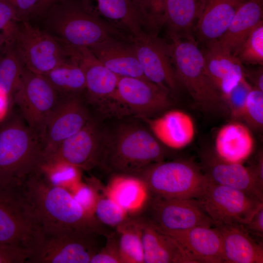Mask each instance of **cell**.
Masks as SVG:
<instances>
[{
	"label": "cell",
	"instance_id": "33",
	"mask_svg": "<svg viewBox=\"0 0 263 263\" xmlns=\"http://www.w3.org/2000/svg\"><path fill=\"white\" fill-rule=\"evenodd\" d=\"M24 66L12 43L0 54V89L12 97L20 82Z\"/></svg>",
	"mask_w": 263,
	"mask_h": 263
},
{
	"label": "cell",
	"instance_id": "17",
	"mask_svg": "<svg viewBox=\"0 0 263 263\" xmlns=\"http://www.w3.org/2000/svg\"><path fill=\"white\" fill-rule=\"evenodd\" d=\"M67 46L70 57L84 73L88 101L103 107L114 94L119 76L107 68L88 48Z\"/></svg>",
	"mask_w": 263,
	"mask_h": 263
},
{
	"label": "cell",
	"instance_id": "4",
	"mask_svg": "<svg viewBox=\"0 0 263 263\" xmlns=\"http://www.w3.org/2000/svg\"><path fill=\"white\" fill-rule=\"evenodd\" d=\"M44 162V145L20 114L0 124V186L17 188Z\"/></svg>",
	"mask_w": 263,
	"mask_h": 263
},
{
	"label": "cell",
	"instance_id": "6",
	"mask_svg": "<svg viewBox=\"0 0 263 263\" xmlns=\"http://www.w3.org/2000/svg\"><path fill=\"white\" fill-rule=\"evenodd\" d=\"M137 177L143 182L150 196L168 199H195L209 182L201 167L188 160L153 164Z\"/></svg>",
	"mask_w": 263,
	"mask_h": 263
},
{
	"label": "cell",
	"instance_id": "48",
	"mask_svg": "<svg viewBox=\"0 0 263 263\" xmlns=\"http://www.w3.org/2000/svg\"><path fill=\"white\" fill-rule=\"evenodd\" d=\"M7 45V44L5 40L3 37L0 35V54L2 53Z\"/></svg>",
	"mask_w": 263,
	"mask_h": 263
},
{
	"label": "cell",
	"instance_id": "25",
	"mask_svg": "<svg viewBox=\"0 0 263 263\" xmlns=\"http://www.w3.org/2000/svg\"><path fill=\"white\" fill-rule=\"evenodd\" d=\"M244 0H204L195 25L200 41L205 44L219 39Z\"/></svg>",
	"mask_w": 263,
	"mask_h": 263
},
{
	"label": "cell",
	"instance_id": "11",
	"mask_svg": "<svg viewBox=\"0 0 263 263\" xmlns=\"http://www.w3.org/2000/svg\"><path fill=\"white\" fill-rule=\"evenodd\" d=\"M195 200L214 226L244 225L263 206V201L252 195L210 181L203 194Z\"/></svg>",
	"mask_w": 263,
	"mask_h": 263
},
{
	"label": "cell",
	"instance_id": "14",
	"mask_svg": "<svg viewBox=\"0 0 263 263\" xmlns=\"http://www.w3.org/2000/svg\"><path fill=\"white\" fill-rule=\"evenodd\" d=\"M103 132L91 117L77 132L63 141L43 164L59 163L85 170L97 166Z\"/></svg>",
	"mask_w": 263,
	"mask_h": 263
},
{
	"label": "cell",
	"instance_id": "28",
	"mask_svg": "<svg viewBox=\"0 0 263 263\" xmlns=\"http://www.w3.org/2000/svg\"><path fill=\"white\" fill-rule=\"evenodd\" d=\"M105 193L128 213L142 210L150 197L140 178L128 175H114Z\"/></svg>",
	"mask_w": 263,
	"mask_h": 263
},
{
	"label": "cell",
	"instance_id": "18",
	"mask_svg": "<svg viewBox=\"0 0 263 263\" xmlns=\"http://www.w3.org/2000/svg\"><path fill=\"white\" fill-rule=\"evenodd\" d=\"M200 167L210 182L242 190L263 201V187L249 167L224 161L208 152L203 155Z\"/></svg>",
	"mask_w": 263,
	"mask_h": 263
},
{
	"label": "cell",
	"instance_id": "12",
	"mask_svg": "<svg viewBox=\"0 0 263 263\" xmlns=\"http://www.w3.org/2000/svg\"><path fill=\"white\" fill-rule=\"evenodd\" d=\"M141 216L158 230L169 235L199 225L214 226L195 199L150 196Z\"/></svg>",
	"mask_w": 263,
	"mask_h": 263
},
{
	"label": "cell",
	"instance_id": "35",
	"mask_svg": "<svg viewBox=\"0 0 263 263\" xmlns=\"http://www.w3.org/2000/svg\"><path fill=\"white\" fill-rule=\"evenodd\" d=\"M128 214L107 195H100L97 192L94 216L100 225L116 228L128 218Z\"/></svg>",
	"mask_w": 263,
	"mask_h": 263
},
{
	"label": "cell",
	"instance_id": "1",
	"mask_svg": "<svg viewBox=\"0 0 263 263\" xmlns=\"http://www.w3.org/2000/svg\"><path fill=\"white\" fill-rule=\"evenodd\" d=\"M18 188L28 207L34 230L59 232L75 229L103 233L94 216L73 194L51 180L41 168Z\"/></svg>",
	"mask_w": 263,
	"mask_h": 263
},
{
	"label": "cell",
	"instance_id": "40",
	"mask_svg": "<svg viewBox=\"0 0 263 263\" xmlns=\"http://www.w3.org/2000/svg\"><path fill=\"white\" fill-rule=\"evenodd\" d=\"M105 246L101 248L92 258L90 263H122L113 233L107 236Z\"/></svg>",
	"mask_w": 263,
	"mask_h": 263
},
{
	"label": "cell",
	"instance_id": "22",
	"mask_svg": "<svg viewBox=\"0 0 263 263\" xmlns=\"http://www.w3.org/2000/svg\"><path fill=\"white\" fill-rule=\"evenodd\" d=\"M152 133L165 146L179 150L189 145L195 137L191 117L185 112L172 110L154 119H147Z\"/></svg>",
	"mask_w": 263,
	"mask_h": 263
},
{
	"label": "cell",
	"instance_id": "23",
	"mask_svg": "<svg viewBox=\"0 0 263 263\" xmlns=\"http://www.w3.org/2000/svg\"><path fill=\"white\" fill-rule=\"evenodd\" d=\"M89 49L107 68L118 76L148 80L144 74L131 39L108 40Z\"/></svg>",
	"mask_w": 263,
	"mask_h": 263
},
{
	"label": "cell",
	"instance_id": "27",
	"mask_svg": "<svg viewBox=\"0 0 263 263\" xmlns=\"http://www.w3.org/2000/svg\"><path fill=\"white\" fill-rule=\"evenodd\" d=\"M262 0H244L236 11L225 34L217 41L233 54L250 33L263 22Z\"/></svg>",
	"mask_w": 263,
	"mask_h": 263
},
{
	"label": "cell",
	"instance_id": "7",
	"mask_svg": "<svg viewBox=\"0 0 263 263\" xmlns=\"http://www.w3.org/2000/svg\"><path fill=\"white\" fill-rule=\"evenodd\" d=\"M97 233L80 230H34L27 248L26 263H90L101 248Z\"/></svg>",
	"mask_w": 263,
	"mask_h": 263
},
{
	"label": "cell",
	"instance_id": "13",
	"mask_svg": "<svg viewBox=\"0 0 263 263\" xmlns=\"http://www.w3.org/2000/svg\"><path fill=\"white\" fill-rule=\"evenodd\" d=\"M137 57L146 77L170 93L179 83L170 59L168 44L157 35L144 30L131 37Z\"/></svg>",
	"mask_w": 263,
	"mask_h": 263
},
{
	"label": "cell",
	"instance_id": "10",
	"mask_svg": "<svg viewBox=\"0 0 263 263\" xmlns=\"http://www.w3.org/2000/svg\"><path fill=\"white\" fill-rule=\"evenodd\" d=\"M113 113L147 118L168 109L170 93L146 79L119 77L116 90L105 104Z\"/></svg>",
	"mask_w": 263,
	"mask_h": 263
},
{
	"label": "cell",
	"instance_id": "8",
	"mask_svg": "<svg viewBox=\"0 0 263 263\" xmlns=\"http://www.w3.org/2000/svg\"><path fill=\"white\" fill-rule=\"evenodd\" d=\"M12 44L24 67L41 75L70 58L65 43L29 20L19 22Z\"/></svg>",
	"mask_w": 263,
	"mask_h": 263
},
{
	"label": "cell",
	"instance_id": "24",
	"mask_svg": "<svg viewBox=\"0 0 263 263\" xmlns=\"http://www.w3.org/2000/svg\"><path fill=\"white\" fill-rule=\"evenodd\" d=\"M255 142L250 128L240 121L224 125L214 141V153L227 162L243 163L252 153Z\"/></svg>",
	"mask_w": 263,
	"mask_h": 263
},
{
	"label": "cell",
	"instance_id": "34",
	"mask_svg": "<svg viewBox=\"0 0 263 263\" xmlns=\"http://www.w3.org/2000/svg\"><path fill=\"white\" fill-rule=\"evenodd\" d=\"M233 54L242 64H263V22L248 36Z\"/></svg>",
	"mask_w": 263,
	"mask_h": 263
},
{
	"label": "cell",
	"instance_id": "41",
	"mask_svg": "<svg viewBox=\"0 0 263 263\" xmlns=\"http://www.w3.org/2000/svg\"><path fill=\"white\" fill-rule=\"evenodd\" d=\"M28 257L25 248L0 242V263H26Z\"/></svg>",
	"mask_w": 263,
	"mask_h": 263
},
{
	"label": "cell",
	"instance_id": "29",
	"mask_svg": "<svg viewBox=\"0 0 263 263\" xmlns=\"http://www.w3.org/2000/svg\"><path fill=\"white\" fill-rule=\"evenodd\" d=\"M204 0H167L162 17V26L169 38L190 35Z\"/></svg>",
	"mask_w": 263,
	"mask_h": 263
},
{
	"label": "cell",
	"instance_id": "38",
	"mask_svg": "<svg viewBox=\"0 0 263 263\" xmlns=\"http://www.w3.org/2000/svg\"><path fill=\"white\" fill-rule=\"evenodd\" d=\"M252 87L245 78L222 97L226 112L234 120L240 121L247 94Z\"/></svg>",
	"mask_w": 263,
	"mask_h": 263
},
{
	"label": "cell",
	"instance_id": "19",
	"mask_svg": "<svg viewBox=\"0 0 263 263\" xmlns=\"http://www.w3.org/2000/svg\"><path fill=\"white\" fill-rule=\"evenodd\" d=\"M202 49L207 73L221 97L245 79V68L231 53L217 40L205 44Z\"/></svg>",
	"mask_w": 263,
	"mask_h": 263
},
{
	"label": "cell",
	"instance_id": "36",
	"mask_svg": "<svg viewBox=\"0 0 263 263\" xmlns=\"http://www.w3.org/2000/svg\"><path fill=\"white\" fill-rule=\"evenodd\" d=\"M138 12L144 30L157 34L162 27V17L167 0H132Z\"/></svg>",
	"mask_w": 263,
	"mask_h": 263
},
{
	"label": "cell",
	"instance_id": "16",
	"mask_svg": "<svg viewBox=\"0 0 263 263\" xmlns=\"http://www.w3.org/2000/svg\"><path fill=\"white\" fill-rule=\"evenodd\" d=\"M34 230L31 217L19 188L0 186V242L27 250Z\"/></svg>",
	"mask_w": 263,
	"mask_h": 263
},
{
	"label": "cell",
	"instance_id": "15",
	"mask_svg": "<svg viewBox=\"0 0 263 263\" xmlns=\"http://www.w3.org/2000/svg\"><path fill=\"white\" fill-rule=\"evenodd\" d=\"M82 95L60 94L46 129L43 141L44 160L63 141L79 131L91 117Z\"/></svg>",
	"mask_w": 263,
	"mask_h": 263
},
{
	"label": "cell",
	"instance_id": "47",
	"mask_svg": "<svg viewBox=\"0 0 263 263\" xmlns=\"http://www.w3.org/2000/svg\"><path fill=\"white\" fill-rule=\"evenodd\" d=\"M62 0H38L36 16L42 17L54 4Z\"/></svg>",
	"mask_w": 263,
	"mask_h": 263
},
{
	"label": "cell",
	"instance_id": "37",
	"mask_svg": "<svg viewBox=\"0 0 263 263\" xmlns=\"http://www.w3.org/2000/svg\"><path fill=\"white\" fill-rule=\"evenodd\" d=\"M249 128L261 131L263 127V92L252 87L249 92L241 118Z\"/></svg>",
	"mask_w": 263,
	"mask_h": 263
},
{
	"label": "cell",
	"instance_id": "30",
	"mask_svg": "<svg viewBox=\"0 0 263 263\" xmlns=\"http://www.w3.org/2000/svg\"><path fill=\"white\" fill-rule=\"evenodd\" d=\"M99 15L130 36L143 31L138 12L132 0H96Z\"/></svg>",
	"mask_w": 263,
	"mask_h": 263
},
{
	"label": "cell",
	"instance_id": "21",
	"mask_svg": "<svg viewBox=\"0 0 263 263\" xmlns=\"http://www.w3.org/2000/svg\"><path fill=\"white\" fill-rule=\"evenodd\" d=\"M136 218L141 232L144 263H196L173 238L142 217Z\"/></svg>",
	"mask_w": 263,
	"mask_h": 263
},
{
	"label": "cell",
	"instance_id": "32",
	"mask_svg": "<svg viewBox=\"0 0 263 263\" xmlns=\"http://www.w3.org/2000/svg\"><path fill=\"white\" fill-rule=\"evenodd\" d=\"M114 233L122 263H144L141 232L136 218L127 219Z\"/></svg>",
	"mask_w": 263,
	"mask_h": 263
},
{
	"label": "cell",
	"instance_id": "5",
	"mask_svg": "<svg viewBox=\"0 0 263 263\" xmlns=\"http://www.w3.org/2000/svg\"><path fill=\"white\" fill-rule=\"evenodd\" d=\"M170 39L169 52L179 84L202 110L226 112L221 95L207 73L204 55L198 43L190 35Z\"/></svg>",
	"mask_w": 263,
	"mask_h": 263
},
{
	"label": "cell",
	"instance_id": "2",
	"mask_svg": "<svg viewBox=\"0 0 263 263\" xmlns=\"http://www.w3.org/2000/svg\"><path fill=\"white\" fill-rule=\"evenodd\" d=\"M42 17L44 30L71 47L89 48L108 40L130 39L84 0L60 1Z\"/></svg>",
	"mask_w": 263,
	"mask_h": 263
},
{
	"label": "cell",
	"instance_id": "3",
	"mask_svg": "<svg viewBox=\"0 0 263 263\" xmlns=\"http://www.w3.org/2000/svg\"><path fill=\"white\" fill-rule=\"evenodd\" d=\"M165 153L146 129L122 126L109 136L103 134L97 166L114 175L137 177L150 165L163 161Z\"/></svg>",
	"mask_w": 263,
	"mask_h": 263
},
{
	"label": "cell",
	"instance_id": "39",
	"mask_svg": "<svg viewBox=\"0 0 263 263\" xmlns=\"http://www.w3.org/2000/svg\"><path fill=\"white\" fill-rule=\"evenodd\" d=\"M20 21L13 6L6 0H0V35L7 44L12 43Z\"/></svg>",
	"mask_w": 263,
	"mask_h": 263
},
{
	"label": "cell",
	"instance_id": "26",
	"mask_svg": "<svg viewBox=\"0 0 263 263\" xmlns=\"http://www.w3.org/2000/svg\"><path fill=\"white\" fill-rule=\"evenodd\" d=\"M215 226L219 230L222 237L224 263H263L262 242L251 236L243 225Z\"/></svg>",
	"mask_w": 263,
	"mask_h": 263
},
{
	"label": "cell",
	"instance_id": "43",
	"mask_svg": "<svg viewBox=\"0 0 263 263\" xmlns=\"http://www.w3.org/2000/svg\"><path fill=\"white\" fill-rule=\"evenodd\" d=\"M243 226L251 236L255 237L257 240L261 241L263 237V206L260 207L251 220L247 223L243 225Z\"/></svg>",
	"mask_w": 263,
	"mask_h": 263
},
{
	"label": "cell",
	"instance_id": "20",
	"mask_svg": "<svg viewBox=\"0 0 263 263\" xmlns=\"http://www.w3.org/2000/svg\"><path fill=\"white\" fill-rule=\"evenodd\" d=\"M168 235L176 240L196 263H224L222 237L215 226L199 225Z\"/></svg>",
	"mask_w": 263,
	"mask_h": 263
},
{
	"label": "cell",
	"instance_id": "42",
	"mask_svg": "<svg viewBox=\"0 0 263 263\" xmlns=\"http://www.w3.org/2000/svg\"><path fill=\"white\" fill-rule=\"evenodd\" d=\"M16 10L22 20H29V19L36 16V12L38 0H6Z\"/></svg>",
	"mask_w": 263,
	"mask_h": 263
},
{
	"label": "cell",
	"instance_id": "44",
	"mask_svg": "<svg viewBox=\"0 0 263 263\" xmlns=\"http://www.w3.org/2000/svg\"><path fill=\"white\" fill-rule=\"evenodd\" d=\"M13 103L12 97L0 89V124L11 114Z\"/></svg>",
	"mask_w": 263,
	"mask_h": 263
},
{
	"label": "cell",
	"instance_id": "46",
	"mask_svg": "<svg viewBox=\"0 0 263 263\" xmlns=\"http://www.w3.org/2000/svg\"><path fill=\"white\" fill-rule=\"evenodd\" d=\"M260 186L263 187V154L260 151L254 161L253 164L249 166Z\"/></svg>",
	"mask_w": 263,
	"mask_h": 263
},
{
	"label": "cell",
	"instance_id": "45",
	"mask_svg": "<svg viewBox=\"0 0 263 263\" xmlns=\"http://www.w3.org/2000/svg\"><path fill=\"white\" fill-rule=\"evenodd\" d=\"M245 77L252 83V87L263 92V71L261 66L256 70H246Z\"/></svg>",
	"mask_w": 263,
	"mask_h": 263
},
{
	"label": "cell",
	"instance_id": "9",
	"mask_svg": "<svg viewBox=\"0 0 263 263\" xmlns=\"http://www.w3.org/2000/svg\"><path fill=\"white\" fill-rule=\"evenodd\" d=\"M59 97L60 94L42 75L24 67L12 100L27 125L43 143L47 123Z\"/></svg>",
	"mask_w": 263,
	"mask_h": 263
},
{
	"label": "cell",
	"instance_id": "31",
	"mask_svg": "<svg viewBox=\"0 0 263 263\" xmlns=\"http://www.w3.org/2000/svg\"><path fill=\"white\" fill-rule=\"evenodd\" d=\"M42 75L59 94L85 92L84 73L77 63L70 57Z\"/></svg>",
	"mask_w": 263,
	"mask_h": 263
}]
</instances>
